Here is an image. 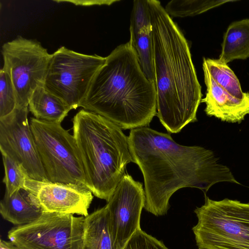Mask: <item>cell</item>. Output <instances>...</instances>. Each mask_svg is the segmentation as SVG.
Returning <instances> with one entry per match:
<instances>
[{
    "label": "cell",
    "instance_id": "cell-1",
    "mask_svg": "<svg viewBox=\"0 0 249 249\" xmlns=\"http://www.w3.org/2000/svg\"><path fill=\"white\" fill-rule=\"evenodd\" d=\"M127 139L133 162L143 176L144 208L156 216L167 213L171 196L180 189H199L206 196L217 183L240 184L211 150L180 145L170 134L147 126L131 129Z\"/></svg>",
    "mask_w": 249,
    "mask_h": 249
},
{
    "label": "cell",
    "instance_id": "cell-2",
    "mask_svg": "<svg viewBox=\"0 0 249 249\" xmlns=\"http://www.w3.org/2000/svg\"><path fill=\"white\" fill-rule=\"evenodd\" d=\"M152 30L157 116L170 133L197 121L202 97L185 36L160 1L147 0Z\"/></svg>",
    "mask_w": 249,
    "mask_h": 249
},
{
    "label": "cell",
    "instance_id": "cell-3",
    "mask_svg": "<svg viewBox=\"0 0 249 249\" xmlns=\"http://www.w3.org/2000/svg\"><path fill=\"white\" fill-rule=\"evenodd\" d=\"M106 57L80 107L122 129L147 126L157 114V92L131 44L118 46Z\"/></svg>",
    "mask_w": 249,
    "mask_h": 249
},
{
    "label": "cell",
    "instance_id": "cell-4",
    "mask_svg": "<svg viewBox=\"0 0 249 249\" xmlns=\"http://www.w3.org/2000/svg\"><path fill=\"white\" fill-rule=\"evenodd\" d=\"M73 135L84 167L87 186L108 202L133 162L127 137L104 117L85 109L72 119Z\"/></svg>",
    "mask_w": 249,
    "mask_h": 249
},
{
    "label": "cell",
    "instance_id": "cell-5",
    "mask_svg": "<svg viewBox=\"0 0 249 249\" xmlns=\"http://www.w3.org/2000/svg\"><path fill=\"white\" fill-rule=\"evenodd\" d=\"M192 230L199 249H249V202L205 196Z\"/></svg>",
    "mask_w": 249,
    "mask_h": 249
},
{
    "label": "cell",
    "instance_id": "cell-6",
    "mask_svg": "<svg viewBox=\"0 0 249 249\" xmlns=\"http://www.w3.org/2000/svg\"><path fill=\"white\" fill-rule=\"evenodd\" d=\"M31 119L30 127L49 181L87 187L82 159L73 135L61 124Z\"/></svg>",
    "mask_w": 249,
    "mask_h": 249
},
{
    "label": "cell",
    "instance_id": "cell-7",
    "mask_svg": "<svg viewBox=\"0 0 249 249\" xmlns=\"http://www.w3.org/2000/svg\"><path fill=\"white\" fill-rule=\"evenodd\" d=\"M106 57L62 46L51 54L44 87L71 109L80 107Z\"/></svg>",
    "mask_w": 249,
    "mask_h": 249
},
{
    "label": "cell",
    "instance_id": "cell-8",
    "mask_svg": "<svg viewBox=\"0 0 249 249\" xmlns=\"http://www.w3.org/2000/svg\"><path fill=\"white\" fill-rule=\"evenodd\" d=\"M84 219L43 212L30 223L13 227L8 238L18 249H81Z\"/></svg>",
    "mask_w": 249,
    "mask_h": 249
},
{
    "label": "cell",
    "instance_id": "cell-9",
    "mask_svg": "<svg viewBox=\"0 0 249 249\" xmlns=\"http://www.w3.org/2000/svg\"><path fill=\"white\" fill-rule=\"evenodd\" d=\"M2 68L9 74L15 89L16 107H28L35 90L44 86L51 58L40 42L19 36L1 48Z\"/></svg>",
    "mask_w": 249,
    "mask_h": 249
},
{
    "label": "cell",
    "instance_id": "cell-10",
    "mask_svg": "<svg viewBox=\"0 0 249 249\" xmlns=\"http://www.w3.org/2000/svg\"><path fill=\"white\" fill-rule=\"evenodd\" d=\"M28 107L18 108L0 118V150L21 164L29 177L49 181L41 163L28 119Z\"/></svg>",
    "mask_w": 249,
    "mask_h": 249
},
{
    "label": "cell",
    "instance_id": "cell-11",
    "mask_svg": "<svg viewBox=\"0 0 249 249\" xmlns=\"http://www.w3.org/2000/svg\"><path fill=\"white\" fill-rule=\"evenodd\" d=\"M145 200L142 184L125 174L106 205L116 249H123L134 233L141 229L140 217Z\"/></svg>",
    "mask_w": 249,
    "mask_h": 249
},
{
    "label": "cell",
    "instance_id": "cell-12",
    "mask_svg": "<svg viewBox=\"0 0 249 249\" xmlns=\"http://www.w3.org/2000/svg\"><path fill=\"white\" fill-rule=\"evenodd\" d=\"M27 189L36 195L43 212L76 214L86 217L93 199L86 186L31 179Z\"/></svg>",
    "mask_w": 249,
    "mask_h": 249
},
{
    "label": "cell",
    "instance_id": "cell-13",
    "mask_svg": "<svg viewBox=\"0 0 249 249\" xmlns=\"http://www.w3.org/2000/svg\"><path fill=\"white\" fill-rule=\"evenodd\" d=\"M203 70L207 89L201 103L206 105V115L223 122L241 123L249 115V94L242 99L232 96L214 81L204 64Z\"/></svg>",
    "mask_w": 249,
    "mask_h": 249
},
{
    "label": "cell",
    "instance_id": "cell-14",
    "mask_svg": "<svg viewBox=\"0 0 249 249\" xmlns=\"http://www.w3.org/2000/svg\"><path fill=\"white\" fill-rule=\"evenodd\" d=\"M43 213L36 196L25 188H21L11 195L5 194L0 201L1 216L16 226L30 223Z\"/></svg>",
    "mask_w": 249,
    "mask_h": 249
},
{
    "label": "cell",
    "instance_id": "cell-15",
    "mask_svg": "<svg viewBox=\"0 0 249 249\" xmlns=\"http://www.w3.org/2000/svg\"><path fill=\"white\" fill-rule=\"evenodd\" d=\"M81 249H116L106 206L85 217Z\"/></svg>",
    "mask_w": 249,
    "mask_h": 249
},
{
    "label": "cell",
    "instance_id": "cell-16",
    "mask_svg": "<svg viewBox=\"0 0 249 249\" xmlns=\"http://www.w3.org/2000/svg\"><path fill=\"white\" fill-rule=\"evenodd\" d=\"M249 57V18L231 23L225 32L219 59L228 64Z\"/></svg>",
    "mask_w": 249,
    "mask_h": 249
},
{
    "label": "cell",
    "instance_id": "cell-17",
    "mask_svg": "<svg viewBox=\"0 0 249 249\" xmlns=\"http://www.w3.org/2000/svg\"><path fill=\"white\" fill-rule=\"evenodd\" d=\"M28 107L35 118L59 124L71 110L62 100L48 91L43 86L38 87L33 92Z\"/></svg>",
    "mask_w": 249,
    "mask_h": 249
},
{
    "label": "cell",
    "instance_id": "cell-18",
    "mask_svg": "<svg viewBox=\"0 0 249 249\" xmlns=\"http://www.w3.org/2000/svg\"><path fill=\"white\" fill-rule=\"evenodd\" d=\"M129 42L135 51L141 68L154 84L152 30L149 22L130 26Z\"/></svg>",
    "mask_w": 249,
    "mask_h": 249
},
{
    "label": "cell",
    "instance_id": "cell-19",
    "mask_svg": "<svg viewBox=\"0 0 249 249\" xmlns=\"http://www.w3.org/2000/svg\"><path fill=\"white\" fill-rule=\"evenodd\" d=\"M203 64L214 81L228 93L239 99L249 95V92L243 91L238 78L227 64L219 59L205 58Z\"/></svg>",
    "mask_w": 249,
    "mask_h": 249
},
{
    "label": "cell",
    "instance_id": "cell-20",
    "mask_svg": "<svg viewBox=\"0 0 249 249\" xmlns=\"http://www.w3.org/2000/svg\"><path fill=\"white\" fill-rule=\"evenodd\" d=\"M237 0H172L164 8L171 17L195 16L228 2Z\"/></svg>",
    "mask_w": 249,
    "mask_h": 249
},
{
    "label": "cell",
    "instance_id": "cell-21",
    "mask_svg": "<svg viewBox=\"0 0 249 249\" xmlns=\"http://www.w3.org/2000/svg\"><path fill=\"white\" fill-rule=\"evenodd\" d=\"M2 155L5 175L3 182L5 185V194L11 195L15 191L25 188L30 178L25 168L4 154Z\"/></svg>",
    "mask_w": 249,
    "mask_h": 249
},
{
    "label": "cell",
    "instance_id": "cell-22",
    "mask_svg": "<svg viewBox=\"0 0 249 249\" xmlns=\"http://www.w3.org/2000/svg\"><path fill=\"white\" fill-rule=\"evenodd\" d=\"M16 108L15 89L9 73L0 71V118L12 113Z\"/></svg>",
    "mask_w": 249,
    "mask_h": 249
},
{
    "label": "cell",
    "instance_id": "cell-23",
    "mask_svg": "<svg viewBox=\"0 0 249 249\" xmlns=\"http://www.w3.org/2000/svg\"><path fill=\"white\" fill-rule=\"evenodd\" d=\"M123 249H169L163 243L141 229L137 231Z\"/></svg>",
    "mask_w": 249,
    "mask_h": 249
},
{
    "label": "cell",
    "instance_id": "cell-24",
    "mask_svg": "<svg viewBox=\"0 0 249 249\" xmlns=\"http://www.w3.org/2000/svg\"><path fill=\"white\" fill-rule=\"evenodd\" d=\"M118 0H55V2H69L76 5L90 6L94 5H110L114 2L119 1Z\"/></svg>",
    "mask_w": 249,
    "mask_h": 249
}]
</instances>
